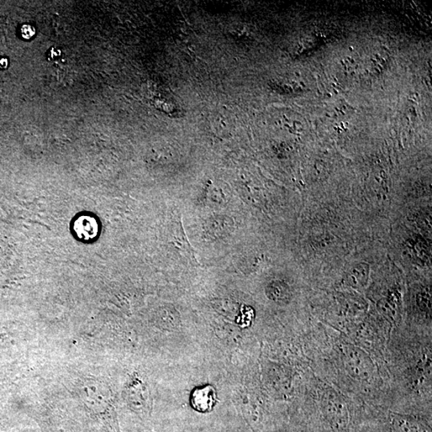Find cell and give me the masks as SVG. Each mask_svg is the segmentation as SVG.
<instances>
[{"label": "cell", "mask_w": 432, "mask_h": 432, "mask_svg": "<svg viewBox=\"0 0 432 432\" xmlns=\"http://www.w3.org/2000/svg\"><path fill=\"white\" fill-rule=\"evenodd\" d=\"M321 408L335 430L345 431L349 424V413L344 399L333 390H326L321 397Z\"/></svg>", "instance_id": "1"}, {"label": "cell", "mask_w": 432, "mask_h": 432, "mask_svg": "<svg viewBox=\"0 0 432 432\" xmlns=\"http://www.w3.org/2000/svg\"><path fill=\"white\" fill-rule=\"evenodd\" d=\"M344 360L347 370L358 381H367L374 373V365L370 357L357 347H346Z\"/></svg>", "instance_id": "2"}, {"label": "cell", "mask_w": 432, "mask_h": 432, "mask_svg": "<svg viewBox=\"0 0 432 432\" xmlns=\"http://www.w3.org/2000/svg\"><path fill=\"white\" fill-rule=\"evenodd\" d=\"M217 401L215 389L205 385L194 390L191 397L192 408L199 413H206L212 410Z\"/></svg>", "instance_id": "3"}, {"label": "cell", "mask_w": 432, "mask_h": 432, "mask_svg": "<svg viewBox=\"0 0 432 432\" xmlns=\"http://www.w3.org/2000/svg\"><path fill=\"white\" fill-rule=\"evenodd\" d=\"M392 425L397 432H431L429 426L422 421L410 415L394 414Z\"/></svg>", "instance_id": "4"}, {"label": "cell", "mask_w": 432, "mask_h": 432, "mask_svg": "<svg viewBox=\"0 0 432 432\" xmlns=\"http://www.w3.org/2000/svg\"><path fill=\"white\" fill-rule=\"evenodd\" d=\"M75 229L81 239L89 240L97 235L98 226L97 221L93 218L83 216L76 221Z\"/></svg>", "instance_id": "5"}]
</instances>
